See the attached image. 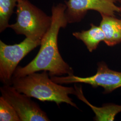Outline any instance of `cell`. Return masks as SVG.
<instances>
[{"label":"cell","mask_w":121,"mask_h":121,"mask_svg":"<svg viewBox=\"0 0 121 121\" xmlns=\"http://www.w3.org/2000/svg\"><path fill=\"white\" fill-rule=\"evenodd\" d=\"M0 121H21L13 106L2 95L0 97Z\"/></svg>","instance_id":"12"},{"label":"cell","mask_w":121,"mask_h":121,"mask_svg":"<svg viewBox=\"0 0 121 121\" xmlns=\"http://www.w3.org/2000/svg\"><path fill=\"white\" fill-rule=\"evenodd\" d=\"M119 0H68L65 1L66 6L65 16L68 23L82 21L89 10H94L100 15L115 16L120 13V7L116 4Z\"/></svg>","instance_id":"7"},{"label":"cell","mask_w":121,"mask_h":121,"mask_svg":"<svg viewBox=\"0 0 121 121\" xmlns=\"http://www.w3.org/2000/svg\"><path fill=\"white\" fill-rule=\"evenodd\" d=\"M91 27L87 30L74 32L73 35L76 38L81 40L90 52L95 50L101 41H104V32L99 26L91 23Z\"/></svg>","instance_id":"10"},{"label":"cell","mask_w":121,"mask_h":121,"mask_svg":"<svg viewBox=\"0 0 121 121\" xmlns=\"http://www.w3.org/2000/svg\"><path fill=\"white\" fill-rule=\"evenodd\" d=\"M41 42L26 37L20 43L8 45L0 40V79L4 85H11L13 74L18 63L40 45Z\"/></svg>","instance_id":"4"},{"label":"cell","mask_w":121,"mask_h":121,"mask_svg":"<svg viewBox=\"0 0 121 121\" xmlns=\"http://www.w3.org/2000/svg\"><path fill=\"white\" fill-rule=\"evenodd\" d=\"M74 88L76 95L78 99L89 106L95 114L94 118L96 121H114L117 114L121 112V105L115 104H106L102 107H97L91 104L86 98L82 92L81 86H78L75 84Z\"/></svg>","instance_id":"8"},{"label":"cell","mask_w":121,"mask_h":121,"mask_svg":"<svg viewBox=\"0 0 121 121\" xmlns=\"http://www.w3.org/2000/svg\"><path fill=\"white\" fill-rule=\"evenodd\" d=\"M1 95L13 106L21 121H48L46 112L30 97L19 92L13 86L4 85L0 87Z\"/></svg>","instance_id":"6"},{"label":"cell","mask_w":121,"mask_h":121,"mask_svg":"<svg viewBox=\"0 0 121 121\" xmlns=\"http://www.w3.org/2000/svg\"><path fill=\"white\" fill-rule=\"evenodd\" d=\"M18 0H0V32L9 27V20Z\"/></svg>","instance_id":"11"},{"label":"cell","mask_w":121,"mask_h":121,"mask_svg":"<svg viewBox=\"0 0 121 121\" xmlns=\"http://www.w3.org/2000/svg\"><path fill=\"white\" fill-rule=\"evenodd\" d=\"M47 71L35 72L19 78L12 77L11 85L19 92L41 101L54 102L58 106L62 103L69 104L78 108L69 95H75L73 87L62 86L49 78Z\"/></svg>","instance_id":"2"},{"label":"cell","mask_w":121,"mask_h":121,"mask_svg":"<svg viewBox=\"0 0 121 121\" xmlns=\"http://www.w3.org/2000/svg\"><path fill=\"white\" fill-rule=\"evenodd\" d=\"M120 13H121V6L120 7Z\"/></svg>","instance_id":"13"},{"label":"cell","mask_w":121,"mask_h":121,"mask_svg":"<svg viewBox=\"0 0 121 121\" xmlns=\"http://www.w3.org/2000/svg\"><path fill=\"white\" fill-rule=\"evenodd\" d=\"M119 2H121V0H119Z\"/></svg>","instance_id":"14"},{"label":"cell","mask_w":121,"mask_h":121,"mask_svg":"<svg viewBox=\"0 0 121 121\" xmlns=\"http://www.w3.org/2000/svg\"><path fill=\"white\" fill-rule=\"evenodd\" d=\"M16 22L9 25L18 35L41 40L51 26L52 17L32 4L29 0H18Z\"/></svg>","instance_id":"3"},{"label":"cell","mask_w":121,"mask_h":121,"mask_svg":"<svg viewBox=\"0 0 121 121\" xmlns=\"http://www.w3.org/2000/svg\"><path fill=\"white\" fill-rule=\"evenodd\" d=\"M102 20L99 26L104 32V42L108 46L121 43V19L115 16L101 15Z\"/></svg>","instance_id":"9"},{"label":"cell","mask_w":121,"mask_h":121,"mask_svg":"<svg viewBox=\"0 0 121 121\" xmlns=\"http://www.w3.org/2000/svg\"><path fill=\"white\" fill-rule=\"evenodd\" d=\"M96 73L87 77H80L74 74L67 76H51L52 80L59 84L84 83L96 88L100 86L104 89V93L111 92L121 87V72L109 69L103 61L98 63Z\"/></svg>","instance_id":"5"},{"label":"cell","mask_w":121,"mask_h":121,"mask_svg":"<svg viewBox=\"0 0 121 121\" xmlns=\"http://www.w3.org/2000/svg\"><path fill=\"white\" fill-rule=\"evenodd\" d=\"M66 9L65 4L62 3L52 7L51 24L41 39L38 53L26 66H17L13 77H21L40 71H47L50 77L73 74V69L63 59L58 47L59 30L68 23L65 14Z\"/></svg>","instance_id":"1"}]
</instances>
